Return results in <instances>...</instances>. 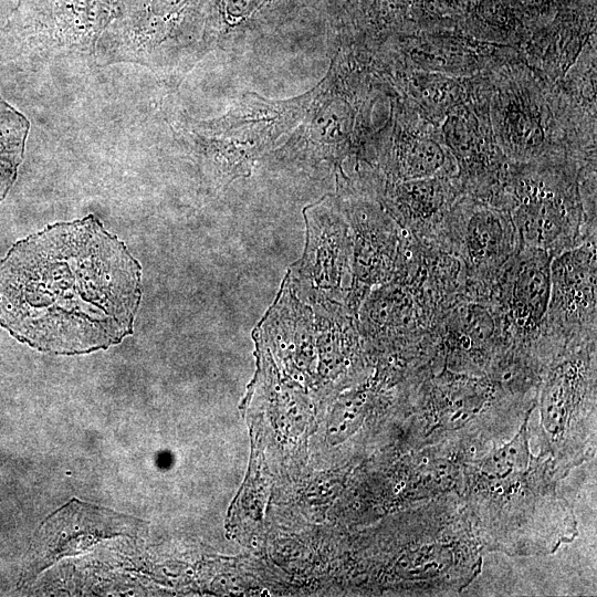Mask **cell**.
<instances>
[{
  "label": "cell",
  "instance_id": "ac0fdd59",
  "mask_svg": "<svg viewBox=\"0 0 597 597\" xmlns=\"http://www.w3.org/2000/svg\"><path fill=\"white\" fill-rule=\"evenodd\" d=\"M263 0H226V12L231 17H244L258 8Z\"/></svg>",
  "mask_w": 597,
  "mask_h": 597
},
{
  "label": "cell",
  "instance_id": "5b68a950",
  "mask_svg": "<svg viewBox=\"0 0 597 597\" xmlns=\"http://www.w3.org/2000/svg\"><path fill=\"white\" fill-rule=\"evenodd\" d=\"M123 0H21L4 28L14 51L28 59L93 57Z\"/></svg>",
  "mask_w": 597,
  "mask_h": 597
},
{
  "label": "cell",
  "instance_id": "7c38bea8",
  "mask_svg": "<svg viewBox=\"0 0 597 597\" xmlns=\"http://www.w3.org/2000/svg\"><path fill=\"white\" fill-rule=\"evenodd\" d=\"M462 195L455 176L385 182L383 205L397 224L421 242L441 245L452 206Z\"/></svg>",
  "mask_w": 597,
  "mask_h": 597
},
{
  "label": "cell",
  "instance_id": "6da1fadb",
  "mask_svg": "<svg viewBox=\"0 0 597 597\" xmlns=\"http://www.w3.org/2000/svg\"><path fill=\"white\" fill-rule=\"evenodd\" d=\"M142 275L95 214L49 224L0 260V326L42 353L106 350L134 332Z\"/></svg>",
  "mask_w": 597,
  "mask_h": 597
},
{
  "label": "cell",
  "instance_id": "7a4b0ae2",
  "mask_svg": "<svg viewBox=\"0 0 597 597\" xmlns=\"http://www.w3.org/2000/svg\"><path fill=\"white\" fill-rule=\"evenodd\" d=\"M493 135L512 164L596 160V115L522 59L482 73Z\"/></svg>",
  "mask_w": 597,
  "mask_h": 597
},
{
  "label": "cell",
  "instance_id": "52a82bcc",
  "mask_svg": "<svg viewBox=\"0 0 597 597\" xmlns=\"http://www.w3.org/2000/svg\"><path fill=\"white\" fill-rule=\"evenodd\" d=\"M597 239L552 259L547 311L537 341L548 349L596 341Z\"/></svg>",
  "mask_w": 597,
  "mask_h": 597
},
{
  "label": "cell",
  "instance_id": "5bb4252c",
  "mask_svg": "<svg viewBox=\"0 0 597 597\" xmlns=\"http://www.w3.org/2000/svg\"><path fill=\"white\" fill-rule=\"evenodd\" d=\"M383 170L385 182L457 175V165L444 145L440 128L405 101Z\"/></svg>",
  "mask_w": 597,
  "mask_h": 597
},
{
  "label": "cell",
  "instance_id": "277c9868",
  "mask_svg": "<svg viewBox=\"0 0 597 597\" xmlns=\"http://www.w3.org/2000/svg\"><path fill=\"white\" fill-rule=\"evenodd\" d=\"M585 165L511 163L500 207L510 213L520 248L538 249L554 258L597 239L596 222L587 218L580 191Z\"/></svg>",
  "mask_w": 597,
  "mask_h": 597
},
{
  "label": "cell",
  "instance_id": "8fae6325",
  "mask_svg": "<svg viewBox=\"0 0 597 597\" xmlns=\"http://www.w3.org/2000/svg\"><path fill=\"white\" fill-rule=\"evenodd\" d=\"M398 57L404 70L470 77L521 59L510 45L491 43L459 31L425 30L406 36Z\"/></svg>",
  "mask_w": 597,
  "mask_h": 597
},
{
  "label": "cell",
  "instance_id": "3957f363",
  "mask_svg": "<svg viewBox=\"0 0 597 597\" xmlns=\"http://www.w3.org/2000/svg\"><path fill=\"white\" fill-rule=\"evenodd\" d=\"M468 486L481 527L498 547L520 553L547 551L557 546L549 530L564 541L556 530L565 528L556 522L570 523V514L555 491L549 459L541 460L528 451L524 430L470 464Z\"/></svg>",
  "mask_w": 597,
  "mask_h": 597
},
{
  "label": "cell",
  "instance_id": "e0dca14e",
  "mask_svg": "<svg viewBox=\"0 0 597 597\" xmlns=\"http://www.w3.org/2000/svg\"><path fill=\"white\" fill-rule=\"evenodd\" d=\"M30 130L29 119L0 94V165L19 168Z\"/></svg>",
  "mask_w": 597,
  "mask_h": 597
},
{
  "label": "cell",
  "instance_id": "d6986e66",
  "mask_svg": "<svg viewBox=\"0 0 597 597\" xmlns=\"http://www.w3.org/2000/svg\"><path fill=\"white\" fill-rule=\"evenodd\" d=\"M18 177V168L0 165V202L7 197Z\"/></svg>",
  "mask_w": 597,
  "mask_h": 597
},
{
  "label": "cell",
  "instance_id": "30bf717a",
  "mask_svg": "<svg viewBox=\"0 0 597 597\" xmlns=\"http://www.w3.org/2000/svg\"><path fill=\"white\" fill-rule=\"evenodd\" d=\"M552 259L542 250L520 248L492 285L491 298L519 346H531L538 336L549 300Z\"/></svg>",
  "mask_w": 597,
  "mask_h": 597
},
{
  "label": "cell",
  "instance_id": "9a60e30c",
  "mask_svg": "<svg viewBox=\"0 0 597 597\" xmlns=\"http://www.w3.org/2000/svg\"><path fill=\"white\" fill-rule=\"evenodd\" d=\"M591 17L573 11L546 27L530 31L517 51L533 70L553 83H558L591 38Z\"/></svg>",
  "mask_w": 597,
  "mask_h": 597
},
{
  "label": "cell",
  "instance_id": "2e32d148",
  "mask_svg": "<svg viewBox=\"0 0 597 597\" xmlns=\"http://www.w3.org/2000/svg\"><path fill=\"white\" fill-rule=\"evenodd\" d=\"M400 87L428 119L440 125L448 112L471 93L474 76L460 77L434 72L402 70Z\"/></svg>",
  "mask_w": 597,
  "mask_h": 597
},
{
  "label": "cell",
  "instance_id": "ba28073f",
  "mask_svg": "<svg viewBox=\"0 0 597 597\" xmlns=\"http://www.w3.org/2000/svg\"><path fill=\"white\" fill-rule=\"evenodd\" d=\"M441 245L462 262L467 284L485 287L520 249L507 210L463 193L451 208Z\"/></svg>",
  "mask_w": 597,
  "mask_h": 597
},
{
  "label": "cell",
  "instance_id": "8992f818",
  "mask_svg": "<svg viewBox=\"0 0 597 597\" xmlns=\"http://www.w3.org/2000/svg\"><path fill=\"white\" fill-rule=\"evenodd\" d=\"M439 128L454 158L461 192L499 206L511 163L493 135L482 74L474 76L470 95L448 112Z\"/></svg>",
  "mask_w": 597,
  "mask_h": 597
},
{
  "label": "cell",
  "instance_id": "9c48e42d",
  "mask_svg": "<svg viewBox=\"0 0 597 597\" xmlns=\"http://www.w3.org/2000/svg\"><path fill=\"white\" fill-rule=\"evenodd\" d=\"M352 285L348 305L357 312L375 286L389 282L397 270L402 229L387 210L373 201L350 205Z\"/></svg>",
  "mask_w": 597,
  "mask_h": 597
},
{
  "label": "cell",
  "instance_id": "4fadbf2b",
  "mask_svg": "<svg viewBox=\"0 0 597 597\" xmlns=\"http://www.w3.org/2000/svg\"><path fill=\"white\" fill-rule=\"evenodd\" d=\"M359 307L360 327L369 337L400 346L422 341L438 318L428 301L398 277L376 286Z\"/></svg>",
  "mask_w": 597,
  "mask_h": 597
}]
</instances>
